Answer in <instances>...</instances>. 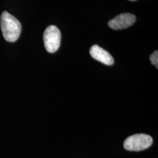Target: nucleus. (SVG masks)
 <instances>
[{"label":"nucleus","instance_id":"2","mask_svg":"<svg viewBox=\"0 0 158 158\" xmlns=\"http://www.w3.org/2000/svg\"><path fill=\"white\" fill-rule=\"evenodd\" d=\"M153 143L152 138L145 134H138L128 137L124 143L126 150L141 151L149 148Z\"/></svg>","mask_w":158,"mask_h":158},{"label":"nucleus","instance_id":"5","mask_svg":"<svg viewBox=\"0 0 158 158\" xmlns=\"http://www.w3.org/2000/svg\"><path fill=\"white\" fill-rule=\"evenodd\" d=\"M90 54L94 59L104 64L110 66L114 63V59L111 54L97 45H94L91 48Z\"/></svg>","mask_w":158,"mask_h":158},{"label":"nucleus","instance_id":"6","mask_svg":"<svg viewBox=\"0 0 158 158\" xmlns=\"http://www.w3.org/2000/svg\"><path fill=\"white\" fill-rule=\"evenodd\" d=\"M150 60L151 63L155 65L156 69L158 68V52L155 51L150 56Z\"/></svg>","mask_w":158,"mask_h":158},{"label":"nucleus","instance_id":"3","mask_svg":"<svg viewBox=\"0 0 158 158\" xmlns=\"http://www.w3.org/2000/svg\"><path fill=\"white\" fill-rule=\"evenodd\" d=\"M44 42L46 50L49 53H55L59 48L61 42V33L55 25L48 27L44 34Z\"/></svg>","mask_w":158,"mask_h":158},{"label":"nucleus","instance_id":"7","mask_svg":"<svg viewBox=\"0 0 158 158\" xmlns=\"http://www.w3.org/2000/svg\"><path fill=\"white\" fill-rule=\"evenodd\" d=\"M130 1H136V0H130Z\"/></svg>","mask_w":158,"mask_h":158},{"label":"nucleus","instance_id":"1","mask_svg":"<svg viewBox=\"0 0 158 158\" xmlns=\"http://www.w3.org/2000/svg\"><path fill=\"white\" fill-rule=\"evenodd\" d=\"M1 28L4 39L8 42H15L19 37L22 26L15 17L4 11L1 16Z\"/></svg>","mask_w":158,"mask_h":158},{"label":"nucleus","instance_id":"4","mask_svg":"<svg viewBox=\"0 0 158 158\" xmlns=\"http://www.w3.org/2000/svg\"><path fill=\"white\" fill-rule=\"evenodd\" d=\"M136 18L135 16L131 13L121 14L111 19L108 25L114 30H121L132 25L135 22Z\"/></svg>","mask_w":158,"mask_h":158}]
</instances>
